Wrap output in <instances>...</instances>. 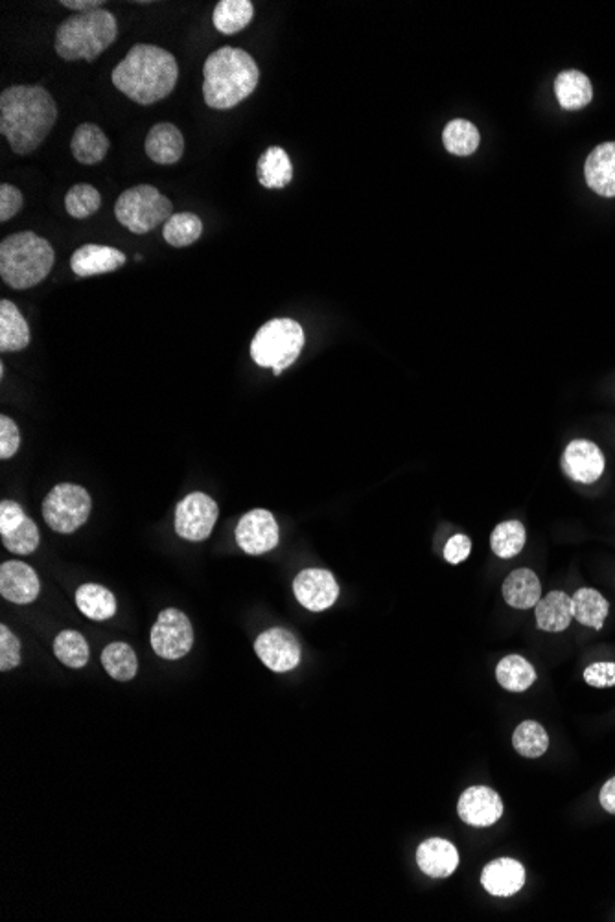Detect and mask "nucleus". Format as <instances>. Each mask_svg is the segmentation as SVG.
<instances>
[{"label":"nucleus","instance_id":"4468645a","mask_svg":"<svg viewBox=\"0 0 615 922\" xmlns=\"http://www.w3.org/2000/svg\"><path fill=\"white\" fill-rule=\"evenodd\" d=\"M293 593L306 610L325 611L336 604L339 586L326 569H304L293 580Z\"/></svg>","mask_w":615,"mask_h":922},{"label":"nucleus","instance_id":"a211bd4d","mask_svg":"<svg viewBox=\"0 0 615 922\" xmlns=\"http://www.w3.org/2000/svg\"><path fill=\"white\" fill-rule=\"evenodd\" d=\"M128 256L109 245L87 243L80 247L70 258V269L78 277L87 278L94 275L113 273L118 267L124 266Z\"/></svg>","mask_w":615,"mask_h":922},{"label":"nucleus","instance_id":"473e14b6","mask_svg":"<svg viewBox=\"0 0 615 922\" xmlns=\"http://www.w3.org/2000/svg\"><path fill=\"white\" fill-rule=\"evenodd\" d=\"M102 665L107 674L117 681L133 680L139 670V659L126 643H111L102 652Z\"/></svg>","mask_w":615,"mask_h":922},{"label":"nucleus","instance_id":"c9c22d12","mask_svg":"<svg viewBox=\"0 0 615 922\" xmlns=\"http://www.w3.org/2000/svg\"><path fill=\"white\" fill-rule=\"evenodd\" d=\"M203 234V221L192 212H179L166 221L163 236L172 247H188Z\"/></svg>","mask_w":615,"mask_h":922},{"label":"nucleus","instance_id":"20e7f679","mask_svg":"<svg viewBox=\"0 0 615 922\" xmlns=\"http://www.w3.org/2000/svg\"><path fill=\"white\" fill-rule=\"evenodd\" d=\"M54 247L35 232H15L0 243V277L13 289H30L50 275Z\"/></svg>","mask_w":615,"mask_h":922},{"label":"nucleus","instance_id":"c756f323","mask_svg":"<svg viewBox=\"0 0 615 922\" xmlns=\"http://www.w3.org/2000/svg\"><path fill=\"white\" fill-rule=\"evenodd\" d=\"M76 604L83 615L93 621H107L117 613L115 595L100 584H83L76 591Z\"/></svg>","mask_w":615,"mask_h":922},{"label":"nucleus","instance_id":"c85d7f7f","mask_svg":"<svg viewBox=\"0 0 615 922\" xmlns=\"http://www.w3.org/2000/svg\"><path fill=\"white\" fill-rule=\"evenodd\" d=\"M255 15L251 0H220L214 8L212 23L220 34L234 35L249 26Z\"/></svg>","mask_w":615,"mask_h":922},{"label":"nucleus","instance_id":"ddd939ff","mask_svg":"<svg viewBox=\"0 0 615 922\" xmlns=\"http://www.w3.org/2000/svg\"><path fill=\"white\" fill-rule=\"evenodd\" d=\"M255 652L273 672H290L301 663V645L297 637L284 628H269L258 635Z\"/></svg>","mask_w":615,"mask_h":922},{"label":"nucleus","instance_id":"e433bc0d","mask_svg":"<svg viewBox=\"0 0 615 922\" xmlns=\"http://www.w3.org/2000/svg\"><path fill=\"white\" fill-rule=\"evenodd\" d=\"M54 654L70 669H83L91 656L87 639L74 630H65L54 639Z\"/></svg>","mask_w":615,"mask_h":922},{"label":"nucleus","instance_id":"4be33fe9","mask_svg":"<svg viewBox=\"0 0 615 922\" xmlns=\"http://www.w3.org/2000/svg\"><path fill=\"white\" fill-rule=\"evenodd\" d=\"M417 864L424 875L431 878H446L453 875V871L457 869L459 853L453 843L442 838H431L418 847Z\"/></svg>","mask_w":615,"mask_h":922},{"label":"nucleus","instance_id":"f3484780","mask_svg":"<svg viewBox=\"0 0 615 922\" xmlns=\"http://www.w3.org/2000/svg\"><path fill=\"white\" fill-rule=\"evenodd\" d=\"M41 580L23 562H4L0 567V595L13 604H30L39 597Z\"/></svg>","mask_w":615,"mask_h":922},{"label":"nucleus","instance_id":"b1692460","mask_svg":"<svg viewBox=\"0 0 615 922\" xmlns=\"http://www.w3.org/2000/svg\"><path fill=\"white\" fill-rule=\"evenodd\" d=\"M30 345V326L12 300H0V352H21Z\"/></svg>","mask_w":615,"mask_h":922},{"label":"nucleus","instance_id":"a878e982","mask_svg":"<svg viewBox=\"0 0 615 922\" xmlns=\"http://www.w3.org/2000/svg\"><path fill=\"white\" fill-rule=\"evenodd\" d=\"M70 151L74 159L85 166H93L105 159L109 151V139L96 124H80L70 139Z\"/></svg>","mask_w":615,"mask_h":922},{"label":"nucleus","instance_id":"6e6552de","mask_svg":"<svg viewBox=\"0 0 615 922\" xmlns=\"http://www.w3.org/2000/svg\"><path fill=\"white\" fill-rule=\"evenodd\" d=\"M93 501L83 486H54L43 501V518L52 531L59 534H72L85 525L91 516Z\"/></svg>","mask_w":615,"mask_h":922},{"label":"nucleus","instance_id":"a18cd8bd","mask_svg":"<svg viewBox=\"0 0 615 922\" xmlns=\"http://www.w3.org/2000/svg\"><path fill=\"white\" fill-rule=\"evenodd\" d=\"M61 6L69 8V10H74V12L85 13L93 12V10H100V6L104 4L102 0H61L59 2Z\"/></svg>","mask_w":615,"mask_h":922},{"label":"nucleus","instance_id":"412c9836","mask_svg":"<svg viewBox=\"0 0 615 922\" xmlns=\"http://www.w3.org/2000/svg\"><path fill=\"white\" fill-rule=\"evenodd\" d=\"M146 153L151 161L161 166L177 164L185 153V137L179 127L170 122H159L151 127L146 137Z\"/></svg>","mask_w":615,"mask_h":922},{"label":"nucleus","instance_id":"58836bf2","mask_svg":"<svg viewBox=\"0 0 615 922\" xmlns=\"http://www.w3.org/2000/svg\"><path fill=\"white\" fill-rule=\"evenodd\" d=\"M102 207V196L93 185H76L65 196V208L72 218H91Z\"/></svg>","mask_w":615,"mask_h":922},{"label":"nucleus","instance_id":"dca6fc26","mask_svg":"<svg viewBox=\"0 0 615 922\" xmlns=\"http://www.w3.org/2000/svg\"><path fill=\"white\" fill-rule=\"evenodd\" d=\"M459 818L472 827H492L503 814V803L498 792L488 786H472L459 797Z\"/></svg>","mask_w":615,"mask_h":922},{"label":"nucleus","instance_id":"aec40b11","mask_svg":"<svg viewBox=\"0 0 615 922\" xmlns=\"http://www.w3.org/2000/svg\"><path fill=\"white\" fill-rule=\"evenodd\" d=\"M584 177L595 194L615 197V142H603L588 155Z\"/></svg>","mask_w":615,"mask_h":922},{"label":"nucleus","instance_id":"cd10ccee","mask_svg":"<svg viewBox=\"0 0 615 922\" xmlns=\"http://www.w3.org/2000/svg\"><path fill=\"white\" fill-rule=\"evenodd\" d=\"M256 175H258L260 185L264 188H269V190L286 188L293 179V166H291L288 153L279 146L267 148L258 159Z\"/></svg>","mask_w":615,"mask_h":922},{"label":"nucleus","instance_id":"72a5a7b5","mask_svg":"<svg viewBox=\"0 0 615 922\" xmlns=\"http://www.w3.org/2000/svg\"><path fill=\"white\" fill-rule=\"evenodd\" d=\"M442 142H444V148L450 151L452 155L468 157V155L476 153L477 148H479L481 135H479L477 127L472 122H468V120H452V122L446 124L444 131H442Z\"/></svg>","mask_w":615,"mask_h":922},{"label":"nucleus","instance_id":"49530a36","mask_svg":"<svg viewBox=\"0 0 615 922\" xmlns=\"http://www.w3.org/2000/svg\"><path fill=\"white\" fill-rule=\"evenodd\" d=\"M599 801H601V805H603L606 812L615 814V777L604 784Z\"/></svg>","mask_w":615,"mask_h":922},{"label":"nucleus","instance_id":"7c9ffc66","mask_svg":"<svg viewBox=\"0 0 615 922\" xmlns=\"http://www.w3.org/2000/svg\"><path fill=\"white\" fill-rule=\"evenodd\" d=\"M573 602V617L584 624L592 626L595 630L603 628L604 619L608 617L610 604L604 599L599 591L590 588H582L571 597Z\"/></svg>","mask_w":615,"mask_h":922},{"label":"nucleus","instance_id":"ea45409f","mask_svg":"<svg viewBox=\"0 0 615 922\" xmlns=\"http://www.w3.org/2000/svg\"><path fill=\"white\" fill-rule=\"evenodd\" d=\"M19 663H21V641L6 624H2L0 626V670L8 672V670L19 667Z\"/></svg>","mask_w":615,"mask_h":922},{"label":"nucleus","instance_id":"f8f14e48","mask_svg":"<svg viewBox=\"0 0 615 922\" xmlns=\"http://www.w3.org/2000/svg\"><path fill=\"white\" fill-rule=\"evenodd\" d=\"M0 536L8 551L23 556L34 553L41 542L35 521L28 518L23 507L13 501L0 503Z\"/></svg>","mask_w":615,"mask_h":922},{"label":"nucleus","instance_id":"9d476101","mask_svg":"<svg viewBox=\"0 0 615 922\" xmlns=\"http://www.w3.org/2000/svg\"><path fill=\"white\" fill-rule=\"evenodd\" d=\"M218 516L220 508L212 497L203 492L188 494L175 508V532L188 542H203L209 538Z\"/></svg>","mask_w":615,"mask_h":922},{"label":"nucleus","instance_id":"39448f33","mask_svg":"<svg viewBox=\"0 0 615 922\" xmlns=\"http://www.w3.org/2000/svg\"><path fill=\"white\" fill-rule=\"evenodd\" d=\"M118 37L115 15L104 8L93 12L76 13L59 24L54 48L59 58L67 61L85 59L93 63L104 54Z\"/></svg>","mask_w":615,"mask_h":922},{"label":"nucleus","instance_id":"79ce46f5","mask_svg":"<svg viewBox=\"0 0 615 922\" xmlns=\"http://www.w3.org/2000/svg\"><path fill=\"white\" fill-rule=\"evenodd\" d=\"M24 207L23 192L12 185H0V221H10Z\"/></svg>","mask_w":615,"mask_h":922},{"label":"nucleus","instance_id":"4c0bfd02","mask_svg":"<svg viewBox=\"0 0 615 922\" xmlns=\"http://www.w3.org/2000/svg\"><path fill=\"white\" fill-rule=\"evenodd\" d=\"M512 744H514V750L518 751L522 757L538 759L549 748V737H547L546 729L538 722L527 720L516 727Z\"/></svg>","mask_w":615,"mask_h":922},{"label":"nucleus","instance_id":"bb28decb","mask_svg":"<svg viewBox=\"0 0 615 922\" xmlns=\"http://www.w3.org/2000/svg\"><path fill=\"white\" fill-rule=\"evenodd\" d=\"M558 104L566 111H577L592 102V81L579 70H564L555 80Z\"/></svg>","mask_w":615,"mask_h":922},{"label":"nucleus","instance_id":"7ed1b4c3","mask_svg":"<svg viewBox=\"0 0 615 922\" xmlns=\"http://www.w3.org/2000/svg\"><path fill=\"white\" fill-rule=\"evenodd\" d=\"M260 69L242 48L223 47L212 52L203 65L205 104L227 111L255 93Z\"/></svg>","mask_w":615,"mask_h":922},{"label":"nucleus","instance_id":"6ab92c4d","mask_svg":"<svg viewBox=\"0 0 615 922\" xmlns=\"http://www.w3.org/2000/svg\"><path fill=\"white\" fill-rule=\"evenodd\" d=\"M481 884L494 897H512L525 884V867L512 858L492 860L481 873Z\"/></svg>","mask_w":615,"mask_h":922},{"label":"nucleus","instance_id":"f257e3e1","mask_svg":"<svg viewBox=\"0 0 615 922\" xmlns=\"http://www.w3.org/2000/svg\"><path fill=\"white\" fill-rule=\"evenodd\" d=\"M58 122V104L41 85H12L0 96V133L13 153H34Z\"/></svg>","mask_w":615,"mask_h":922},{"label":"nucleus","instance_id":"1a4fd4ad","mask_svg":"<svg viewBox=\"0 0 615 922\" xmlns=\"http://www.w3.org/2000/svg\"><path fill=\"white\" fill-rule=\"evenodd\" d=\"M151 648L163 659H181L194 645V630L183 611L168 608L161 611L151 628Z\"/></svg>","mask_w":615,"mask_h":922},{"label":"nucleus","instance_id":"5701e85b","mask_svg":"<svg viewBox=\"0 0 615 922\" xmlns=\"http://www.w3.org/2000/svg\"><path fill=\"white\" fill-rule=\"evenodd\" d=\"M503 599L516 610H531L542 599V584L531 569H516L503 582Z\"/></svg>","mask_w":615,"mask_h":922},{"label":"nucleus","instance_id":"393cba45","mask_svg":"<svg viewBox=\"0 0 615 922\" xmlns=\"http://www.w3.org/2000/svg\"><path fill=\"white\" fill-rule=\"evenodd\" d=\"M534 608L538 628L544 632H564L573 619V602L564 591H551Z\"/></svg>","mask_w":615,"mask_h":922},{"label":"nucleus","instance_id":"a19ab883","mask_svg":"<svg viewBox=\"0 0 615 922\" xmlns=\"http://www.w3.org/2000/svg\"><path fill=\"white\" fill-rule=\"evenodd\" d=\"M21 446L19 427L10 416H0V459H12Z\"/></svg>","mask_w":615,"mask_h":922},{"label":"nucleus","instance_id":"2eb2a0df","mask_svg":"<svg viewBox=\"0 0 615 922\" xmlns=\"http://www.w3.org/2000/svg\"><path fill=\"white\" fill-rule=\"evenodd\" d=\"M562 470L573 481L592 485L604 472L603 451L590 440H573L562 455Z\"/></svg>","mask_w":615,"mask_h":922},{"label":"nucleus","instance_id":"9b49d317","mask_svg":"<svg viewBox=\"0 0 615 922\" xmlns=\"http://www.w3.org/2000/svg\"><path fill=\"white\" fill-rule=\"evenodd\" d=\"M236 542L251 556L269 553L279 545V523L269 510H251L236 527Z\"/></svg>","mask_w":615,"mask_h":922},{"label":"nucleus","instance_id":"f03ea898","mask_svg":"<svg viewBox=\"0 0 615 922\" xmlns=\"http://www.w3.org/2000/svg\"><path fill=\"white\" fill-rule=\"evenodd\" d=\"M174 54L153 45H135L113 70V85L140 105L157 104L177 85Z\"/></svg>","mask_w":615,"mask_h":922},{"label":"nucleus","instance_id":"423d86ee","mask_svg":"<svg viewBox=\"0 0 615 922\" xmlns=\"http://www.w3.org/2000/svg\"><path fill=\"white\" fill-rule=\"evenodd\" d=\"M304 330L293 319H273L264 324L251 343V356L262 369H273L275 376L291 367L304 348Z\"/></svg>","mask_w":615,"mask_h":922},{"label":"nucleus","instance_id":"2f4dec72","mask_svg":"<svg viewBox=\"0 0 615 922\" xmlns=\"http://www.w3.org/2000/svg\"><path fill=\"white\" fill-rule=\"evenodd\" d=\"M496 678H498V683L503 689L511 692H523L527 691L536 680V670L533 669V665L525 657L512 654V656L503 657L499 661Z\"/></svg>","mask_w":615,"mask_h":922},{"label":"nucleus","instance_id":"f704fd0d","mask_svg":"<svg viewBox=\"0 0 615 922\" xmlns=\"http://www.w3.org/2000/svg\"><path fill=\"white\" fill-rule=\"evenodd\" d=\"M527 542V532L520 521H503L492 532L490 536V547L499 558H514L522 553L523 547Z\"/></svg>","mask_w":615,"mask_h":922},{"label":"nucleus","instance_id":"c03bdc74","mask_svg":"<svg viewBox=\"0 0 615 922\" xmlns=\"http://www.w3.org/2000/svg\"><path fill=\"white\" fill-rule=\"evenodd\" d=\"M472 551V542L465 534H455L452 536L446 547H444V558L448 564L457 565L465 562Z\"/></svg>","mask_w":615,"mask_h":922},{"label":"nucleus","instance_id":"0eeeda50","mask_svg":"<svg viewBox=\"0 0 615 922\" xmlns=\"http://www.w3.org/2000/svg\"><path fill=\"white\" fill-rule=\"evenodd\" d=\"M115 216L133 234L148 232L166 225L174 216V207L168 197L155 186L139 185L122 192L115 205Z\"/></svg>","mask_w":615,"mask_h":922},{"label":"nucleus","instance_id":"37998d69","mask_svg":"<svg viewBox=\"0 0 615 922\" xmlns=\"http://www.w3.org/2000/svg\"><path fill=\"white\" fill-rule=\"evenodd\" d=\"M584 680L588 685L604 689L615 685V663H593L584 670Z\"/></svg>","mask_w":615,"mask_h":922}]
</instances>
